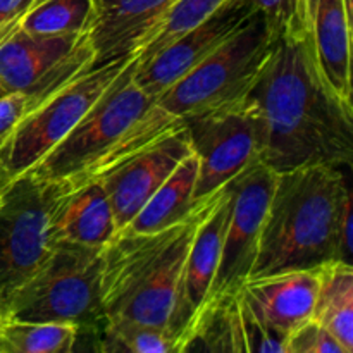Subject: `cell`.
<instances>
[{"label":"cell","instance_id":"cell-1","mask_svg":"<svg viewBox=\"0 0 353 353\" xmlns=\"http://www.w3.org/2000/svg\"><path fill=\"white\" fill-rule=\"evenodd\" d=\"M261 121V162L276 172L353 161V103L319 72L305 30L278 38L248 92Z\"/></svg>","mask_w":353,"mask_h":353},{"label":"cell","instance_id":"cell-2","mask_svg":"<svg viewBox=\"0 0 353 353\" xmlns=\"http://www.w3.org/2000/svg\"><path fill=\"white\" fill-rule=\"evenodd\" d=\"M350 254L352 192L341 168L314 164L278 172L248 279L350 262Z\"/></svg>","mask_w":353,"mask_h":353},{"label":"cell","instance_id":"cell-3","mask_svg":"<svg viewBox=\"0 0 353 353\" xmlns=\"http://www.w3.org/2000/svg\"><path fill=\"white\" fill-rule=\"evenodd\" d=\"M224 188V186H223ZM223 188L196 202L179 223L154 233H117L102 252V307L109 317L186 336L183 281L193 234ZM179 345V350H181Z\"/></svg>","mask_w":353,"mask_h":353},{"label":"cell","instance_id":"cell-4","mask_svg":"<svg viewBox=\"0 0 353 353\" xmlns=\"http://www.w3.org/2000/svg\"><path fill=\"white\" fill-rule=\"evenodd\" d=\"M134 68L137 54L131 55L123 71L76 126L28 172L41 179H64L69 188H76L130 152L143 147L134 143L130 133L150 109L154 99L134 83Z\"/></svg>","mask_w":353,"mask_h":353},{"label":"cell","instance_id":"cell-5","mask_svg":"<svg viewBox=\"0 0 353 353\" xmlns=\"http://www.w3.org/2000/svg\"><path fill=\"white\" fill-rule=\"evenodd\" d=\"M103 247L57 243L16 293L6 317L65 323L90 334L105 317L102 307Z\"/></svg>","mask_w":353,"mask_h":353},{"label":"cell","instance_id":"cell-6","mask_svg":"<svg viewBox=\"0 0 353 353\" xmlns=\"http://www.w3.org/2000/svg\"><path fill=\"white\" fill-rule=\"evenodd\" d=\"M274 43L264 17L255 12L226 43L154 102L179 121L240 102L257 81Z\"/></svg>","mask_w":353,"mask_h":353},{"label":"cell","instance_id":"cell-7","mask_svg":"<svg viewBox=\"0 0 353 353\" xmlns=\"http://www.w3.org/2000/svg\"><path fill=\"white\" fill-rule=\"evenodd\" d=\"M69 190L64 179H41L31 172L10 179L0 199V314L6 317L16 293L48 255V224Z\"/></svg>","mask_w":353,"mask_h":353},{"label":"cell","instance_id":"cell-8","mask_svg":"<svg viewBox=\"0 0 353 353\" xmlns=\"http://www.w3.org/2000/svg\"><path fill=\"white\" fill-rule=\"evenodd\" d=\"M133 55V54H131ZM93 64L69 79L19 121L0 147V183L30 171L41 161L99 100L131 59Z\"/></svg>","mask_w":353,"mask_h":353},{"label":"cell","instance_id":"cell-9","mask_svg":"<svg viewBox=\"0 0 353 353\" xmlns=\"http://www.w3.org/2000/svg\"><path fill=\"white\" fill-rule=\"evenodd\" d=\"M199 162L195 202L226 186L243 169L261 161V121L250 100L183 119Z\"/></svg>","mask_w":353,"mask_h":353},{"label":"cell","instance_id":"cell-10","mask_svg":"<svg viewBox=\"0 0 353 353\" xmlns=\"http://www.w3.org/2000/svg\"><path fill=\"white\" fill-rule=\"evenodd\" d=\"M93 64L88 33L47 38L12 26L0 34V93L52 92Z\"/></svg>","mask_w":353,"mask_h":353},{"label":"cell","instance_id":"cell-11","mask_svg":"<svg viewBox=\"0 0 353 353\" xmlns=\"http://www.w3.org/2000/svg\"><path fill=\"white\" fill-rule=\"evenodd\" d=\"M276 179L278 172L264 162L255 161L228 183L231 190V214L219 268L205 302L214 296L238 293L250 278Z\"/></svg>","mask_w":353,"mask_h":353},{"label":"cell","instance_id":"cell-12","mask_svg":"<svg viewBox=\"0 0 353 353\" xmlns=\"http://www.w3.org/2000/svg\"><path fill=\"white\" fill-rule=\"evenodd\" d=\"M193 154L183 123L150 143L130 152L95 178L109 196L117 233L128 226L183 159Z\"/></svg>","mask_w":353,"mask_h":353},{"label":"cell","instance_id":"cell-13","mask_svg":"<svg viewBox=\"0 0 353 353\" xmlns=\"http://www.w3.org/2000/svg\"><path fill=\"white\" fill-rule=\"evenodd\" d=\"M254 14L247 0H226L202 23L186 30L157 54L145 61L137 57L134 83L155 100L226 43Z\"/></svg>","mask_w":353,"mask_h":353},{"label":"cell","instance_id":"cell-14","mask_svg":"<svg viewBox=\"0 0 353 353\" xmlns=\"http://www.w3.org/2000/svg\"><path fill=\"white\" fill-rule=\"evenodd\" d=\"M319 290V269L288 271L245 281L247 305L288 345L290 336L312 319Z\"/></svg>","mask_w":353,"mask_h":353},{"label":"cell","instance_id":"cell-15","mask_svg":"<svg viewBox=\"0 0 353 353\" xmlns=\"http://www.w3.org/2000/svg\"><path fill=\"white\" fill-rule=\"evenodd\" d=\"M174 2L93 0L88 38L95 50V64L134 54Z\"/></svg>","mask_w":353,"mask_h":353},{"label":"cell","instance_id":"cell-16","mask_svg":"<svg viewBox=\"0 0 353 353\" xmlns=\"http://www.w3.org/2000/svg\"><path fill=\"white\" fill-rule=\"evenodd\" d=\"M352 14L345 0H303V23L319 72L352 102Z\"/></svg>","mask_w":353,"mask_h":353},{"label":"cell","instance_id":"cell-17","mask_svg":"<svg viewBox=\"0 0 353 353\" xmlns=\"http://www.w3.org/2000/svg\"><path fill=\"white\" fill-rule=\"evenodd\" d=\"M117 234L109 196L99 179L69 188L52 214L48 243L105 247Z\"/></svg>","mask_w":353,"mask_h":353},{"label":"cell","instance_id":"cell-18","mask_svg":"<svg viewBox=\"0 0 353 353\" xmlns=\"http://www.w3.org/2000/svg\"><path fill=\"white\" fill-rule=\"evenodd\" d=\"M231 214V190L224 186L217 202L210 207L193 234L183 281V303L192 324L199 307L205 302L223 254L224 234Z\"/></svg>","mask_w":353,"mask_h":353},{"label":"cell","instance_id":"cell-19","mask_svg":"<svg viewBox=\"0 0 353 353\" xmlns=\"http://www.w3.org/2000/svg\"><path fill=\"white\" fill-rule=\"evenodd\" d=\"M196 172L199 162L190 154L119 233H154L185 219L196 205Z\"/></svg>","mask_w":353,"mask_h":353},{"label":"cell","instance_id":"cell-20","mask_svg":"<svg viewBox=\"0 0 353 353\" xmlns=\"http://www.w3.org/2000/svg\"><path fill=\"white\" fill-rule=\"evenodd\" d=\"M179 352L247 353L240 317V292L203 302L193 316Z\"/></svg>","mask_w":353,"mask_h":353},{"label":"cell","instance_id":"cell-21","mask_svg":"<svg viewBox=\"0 0 353 353\" xmlns=\"http://www.w3.org/2000/svg\"><path fill=\"white\" fill-rule=\"evenodd\" d=\"M312 319L330 331L334 340L353 352V268L333 261L319 268V290Z\"/></svg>","mask_w":353,"mask_h":353},{"label":"cell","instance_id":"cell-22","mask_svg":"<svg viewBox=\"0 0 353 353\" xmlns=\"http://www.w3.org/2000/svg\"><path fill=\"white\" fill-rule=\"evenodd\" d=\"M93 350L102 353L179 352V338L159 327L105 316L90 333Z\"/></svg>","mask_w":353,"mask_h":353},{"label":"cell","instance_id":"cell-23","mask_svg":"<svg viewBox=\"0 0 353 353\" xmlns=\"http://www.w3.org/2000/svg\"><path fill=\"white\" fill-rule=\"evenodd\" d=\"M79 331L72 324L3 317L0 321V353H71Z\"/></svg>","mask_w":353,"mask_h":353},{"label":"cell","instance_id":"cell-24","mask_svg":"<svg viewBox=\"0 0 353 353\" xmlns=\"http://www.w3.org/2000/svg\"><path fill=\"white\" fill-rule=\"evenodd\" d=\"M92 14L93 0H41L14 26L34 37H76L88 33Z\"/></svg>","mask_w":353,"mask_h":353},{"label":"cell","instance_id":"cell-25","mask_svg":"<svg viewBox=\"0 0 353 353\" xmlns=\"http://www.w3.org/2000/svg\"><path fill=\"white\" fill-rule=\"evenodd\" d=\"M247 2L255 12L264 17L276 40L305 30L303 0H247Z\"/></svg>","mask_w":353,"mask_h":353},{"label":"cell","instance_id":"cell-26","mask_svg":"<svg viewBox=\"0 0 353 353\" xmlns=\"http://www.w3.org/2000/svg\"><path fill=\"white\" fill-rule=\"evenodd\" d=\"M240 317L247 353H286V341L274 333L243 300L240 293Z\"/></svg>","mask_w":353,"mask_h":353},{"label":"cell","instance_id":"cell-27","mask_svg":"<svg viewBox=\"0 0 353 353\" xmlns=\"http://www.w3.org/2000/svg\"><path fill=\"white\" fill-rule=\"evenodd\" d=\"M55 90H52V92H55ZM52 92H12L0 95V147L9 138L14 128L19 124V121L38 103L43 102Z\"/></svg>","mask_w":353,"mask_h":353},{"label":"cell","instance_id":"cell-28","mask_svg":"<svg viewBox=\"0 0 353 353\" xmlns=\"http://www.w3.org/2000/svg\"><path fill=\"white\" fill-rule=\"evenodd\" d=\"M286 353H347L317 321H307L290 336Z\"/></svg>","mask_w":353,"mask_h":353},{"label":"cell","instance_id":"cell-29","mask_svg":"<svg viewBox=\"0 0 353 353\" xmlns=\"http://www.w3.org/2000/svg\"><path fill=\"white\" fill-rule=\"evenodd\" d=\"M41 0H0V34L19 23L21 17Z\"/></svg>","mask_w":353,"mask_h":353},{"label":"cell","instance_id":"cell-30","mask_svg":"<svg viewBox=\"0 0 353 353\" xmlns=\"http://www.w3.org/2000/svg\"><path fill=\"white\" fill-rule=\"evenodd\" d=\"M345 3H347L348 12H350V14H352V17H353V0H345Z\"/></svg>","mask_w":353,"mask_h":353},{"label":"cell","instance_id":"cell-31","mask_svg":"<svg viewBox=\"0 0 353 353\" xmlns=\"http://www.w3.org/2000/svg\"><path fill=\"white\" fill-rule=\"evenodd\" d=\"M0 199H2V183H0Z\"/></svg>","mask_w":353,"mask_h":353},{"label":"cell","instance_id":"cell-32","mask_svg":"<svg viewBox=\"0 0 353 353\" xmlns=\"http://www.w3.org/2000/svg\"><path fill=\"white\" fill-rule=\"evenodd\" d=\"M3 319V317H2V314H0V321H2Z\"/></svg>","mask_w":353,"mask_h":353}]
</instances>
